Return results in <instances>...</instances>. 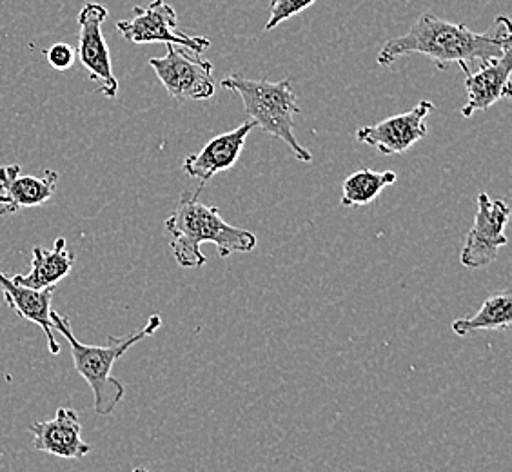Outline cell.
<instances>
[{"label": "cell", "instance_id": "6da1fadb", "mask_svg": "<svg viewBox=\"0 0 512 472\" xmlns=\"http://www.w3.org/2000/svg\"><path fill=\"white\" fill-rule=\"evenodd\" d=\"M507 50H512V24L507 15L496 17L487 33H476L465 24H454L438 19L433 13H424L407 33L385 42L376 62L380 66H391L402 57L418 53L433 60L444 71L449 64H458L467 75V64L498 59Z\"/></svg>", "mask_w": 512, "mask_h": 472}, {"label": "cell", "instance_id": "7a4b0ae2", "mask_svg": "<svg viewBox=\"0 0 512 472\" xmlns=\"http://www.w3.org/2000/svg\"><path fill=\"white\" fill-rule=\"evenodd\" d=\"M198 191H184L178 200V206L168 220L166 229L171 236V253L178 266L184 269H198L207 262L206 255L200 251L202 244L217 247L220 258H229L235 253H251L256 247L255 233L231 226L220 215L217 206L202 204Z\"/></svg>", "mask_w": 512, "mask_h": 472}, {"label": "cell", "instance_id": "3957f363", "mask_svg": "<svg viewBox=\"0 0 512 472\" xmlns=\"http://www.w3.org/2000/svg\"><path fill=\"white\" fill-rule=\"evenodd\" d=\"M51 320L55 331L66 338L71 347L73 365L75 371L86 380L93 393V407L99 416H109L115 413L120 402L126 396V387L113 376V367L119 362L124 354L128 353L133 345L146 340L149 336L155 335L162 318L160 315L149 316L148 324L144 325L137 333H129L128 336H109L108 345L82 344L73 335L71 322L68 316L60 315L59 311H51Z\"/></svg>", "mask_w": 512, "mask_h": 472}, {"label": "cell", "instance_id": "277c9868", "mask_svg": "<svg viewBox=\"0 0 512 472\" xmlns=\"http://www.w3.org/2000/svg\"><path fill=\"white\" fill-rule=\"evenodd\" d=\"M220 86L240 95L246 115L251 122H255L256 128L282 140L300 162L313 160L311 151H307L295 135V117L300 113V108L296 104L291 80H251L240 73H233L222 80Z\"/></svg>", "mask_w": 512, "mask_h": 472}, {"label": "cell", "instance_id": "5b68a950", "mask_svg": "<svg viewBox=\"0 0 512 472\" xmlns=\"http://www.w3.org/2000/svg\"><path fill=\"white\" fill-rule=\"evenodd\" d=\"M166 48V57H151L149 66L169 95L178 102L211 99L215 95L213 64L175 44H166Z\"/></svg>", "mask_w": 512, "mask_h": 472}, {"label": "cell", "instance_id": "8992f818", "mask_svg": "<svg viewBox=\"0 0 512 472\" xmlns=\"http://www.w3.org/2000/svg\"><path fill=\"white\" fill-rule=\"evenodd\" d=\"M117 30L131 44H175L200 55L211 46L206 37H191L178 31V15L166 0H153L148 8H133V17L119 20Z\"/></svg>", "mask_w": 512, "mask_h": 472}, {"label": "cell", "instance_id": "52a82bcc", "mask_svg": "<svg viewBox=\"0 0 512 472\" xmlns=\"http://www.w3.org/2000/svg\"><path fill=\"white\" fill-rule=\"evenodd\" d=\"M108 19V10L99 2H88L79 13V44L77 57L80 64L89 73V79L106 99H115L119 95V80L113 73L111 53L104 37V22Z\"/></svg>", "mask_w": 512, "mask_h": 472}, {"label": "cell", "instance_id": "ba28073f", "mask_svg": "<svg viewBox=\"0 0 512 472\" xmlns=\"http://www.w3.org/2000/svg\"><path fill=\"white\" fill-rule=\"evenodd\" d=\"M476 204L478 211L474 224L460 255L462 266L469 269L491 266L498 258L500 249L509 244L505 236V227L511 217L509 206L503 200H491L487 193H480Z\"/></svg>", "mask_w": 512, "mask_h": 472}, {"label": "cell", "instance_id": "9c48e42d", "mask_svg": "<svg viewBox=\"0 0 512 472\" xmlns=\"http://www.w3.org/2000/svg\"><path fill=\"white\" fill-rule=\"evenodd\" d=\"M433 109V102L422 100L405 113L385 118L375 126L358 129L356 140L365 146L375 148L385 157L402 155L407 149L413 148L416 142L427 137V117Z\"/></svg>", "mask_w": 512, "mask_h": 472}, {"label": "cell", "instance_id": "30bf717a", "mask_svg": "<svg viewBox=\"0 0 512 472\" xmlns=\"http://www.w3.org/2000/svg\"><path fill=\"white\" fill-rule=\"evenodd\" d=\"M33 447L40 453L62 460H80L91 453V445L82 440V423L73 407H59L51 420L31 422Z\"/></svg>", "mask_w": 512, "mask_h": 472}, {"label": "cell", "instance_id": "8fae6325", "mask_svg": "<svg viewBox=\"0 0 512 472\" xmlns=\"http://www.w3.org/2000/svg\"><path fill=\"white\" fill-rule=\"evenodd\" d=\"M255 128V122L247 120L237 129L211 138L202 151L186 157L182 168L189 177L197 178L200 182L197 187L198 193H202L204 186L215 175L227 171L237 164L238 158L246 146L247 135Z\"/></svg>", "mask_w": 512, "mask_h": 472}, {"label": "cell", "instance_id": "7c38bea8", "mask_svg": "<svg viewBox=\"0 0 512 472\" xmlns=\"http://www.w3.org/2000/svg\"><path fill=\"white\" fill-rule=\"evenodd\" d=\"M19 164L0 166V217L19 213L24 207L46 204L55 195L59 173L48 169L42 177L20 175Z\"/></svg>", "mask_w": 512, "mask_h": 472}, {"label": "cell", "instance_id": "4fadbf2b", "mask_svg": "<svg viewBox=\"0 0 512 472\" xmlns=\"http://www.w3.org/2000/svg\"><path fill=\"white\" fill-rule=\"evenodd\" d=\"M512 50H507L498 59L480 64L476 73L465 75L467 104L460 109L463 118L473 117L476 111H485L496 102L511 99Z\"/></svg>", "mask_w": 512, "mask_h": 472}, {"label": "cell", "instance_id": "5bb4252c", "mask_svg": "<svg viewBox=\"0 0 512 472\" xmlns=\"http://www.w3.org/2000/svg\"><path fill=\"white\" fill-rule=\"evenodd\" d=\"M0 291L4 295V302L13 309L22 320L39 325L46 336V344L53 356L60 353V344L55 336V327L51 320V302L55 295V287L50 289H30V287L19 286L13 282L11 276L0 271Z\"/></svg>", "mask_w": 512, "mask_h": 472}, {"label": "cell", "instance_id": "9a60e30c", "mask_svg": "<svg viewBox=\"0 0 512 472\" xmlns=\"http://www.w3.org/2000/svg\"><path fill=\"white\" fill-rule=\"evenodd\" d=\"M75 266V255L68 249L66 238H57L53 249L46 251L40 246L31 249V269L26 275H13V282L30 289L57 287Z\"/></svg>", "mask_w": 512, "mask_h": 472}, {"label": "cell", "instance_id": "2e32d148", "mask_svg": "<svg viewBox=\"0 0 512 472\" xmlns=\"http://www.w3.org/2000/svg\"><path fill=\"white\" fill-rule=\"evenodd\" d=\"M512 324V296L503 291L498 295L489 296L476 315L458 318L453 322L456 336H469L478 331H500L509 329Z\"/></svg>", "mask_w": 512, "mask_h": 472}, {"label": "cell", "instance_id": "e0dca14e", "mask_svg": "<svg viewBox=\"0 0 512 472\" xmlns=\"http://www.w3.org/2000/svg\"><path fill=\"white\" fill-rule=\"evenodd\" d=\"M396 180H398V175L394 171L358 169L345 178L344 186H342V206H369L382 195L385 187L396 184Z\"/></svg>", "mask_w": 512, "mask_h": 472}, {"label": "cell", "instance_id": "ac0fdd59", "mask_svg": "<svg viewBox=\"0 0 512 472\" xmlns=\"http://www.w3.org/2000/svg\"><path fill=\"white\" fill-rule=\"evenodd\" d=\"M315 2L316 0H271V4H269V19H267L264 30H275L276 26H280L282 22L300 15L302 11L311 8Z\"/></svg>", "mask_w": 512, "mask_h": 472}, {"label": "cell", "instance_id": "d6986e66", "mask_svg": "<svg viewBox=\"0 0 512 472\" xmlns=\"http://www.w3.org/2000/svg\"><path fill=\"white\" fill-rule=\"evenodd\" d=\"M46 59L50 62L51 68L57 69V71H66L75 64L77 51L66 42H57L51 46L50 50H46Z\"/></svg>", "mask_w": 512, "mask_h": 472}, {"label": "cell", "instance_id": "ffe728a7", "mask_svg": "<svg viewBox=\"0 0 512 472\" xmlns=\"http://www.w3.org/2000/svg\"><path fill=\"white\" fill-rule=\"evenodd\" d=\"M131 472H151L148 469H144V467H137V469H133Z\"/></svg>", "mask_w": 512, "mask_h": 472}]
</instances>
